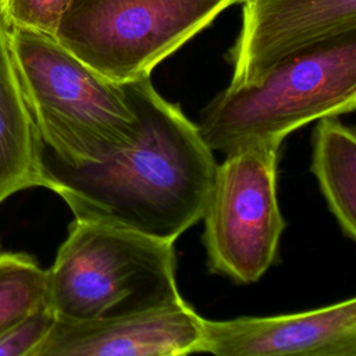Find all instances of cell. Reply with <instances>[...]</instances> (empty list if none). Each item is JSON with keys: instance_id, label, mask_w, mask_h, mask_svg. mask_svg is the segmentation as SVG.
I'll list each match as a JSON object with an SVG mask.
<instances>
[{"instance_id": "10", "label": "cell", "mask_w": 356, "mask_h": 356, "mask_svg": "<svg viewBox=\"0 0 356 356\" xmlns=\"http://www.w3.org/2000/svg\"><path fill=\"white\" fill-rule=\"evenodd\" d=\"M44 145L28 108L0 15V203L29 188H47Z\"/></svg>"}, {"instance_id": "7", "label": "cell", "mask_w": 356, "mask_h": 356, "mask_svg": "<svg viewBox=\"0 0 356 356\" xmlns=\"http://www.w3.org/2000/svg\"><path fill=\"white\" fill-rule=\"evenodd\" d=\"M242 26L228 53V88L261 79L280 64L356 33V0H243Z\"/></svg>"}, {"instance_id": "13", "label": "cell", "mask_w": 356, "mask_h": 356, "mask_svg": "<svg viewBox=\"0 0 356 356\" xmlns=\"http://www.w3.org/2000/svg\"><path fill=\"white\" fill-rule=\"evenodd\" d=\"M71 0H0V15L7 26H19L54 36Z\"/></svg>"}, {"instance_id": "6", "label": "cell", "mask_w": 356, "mask_h": 356, "mask_svg": "<svg viewBox=\"0 0 356 356\" xmlns=\"http://www.w3.org/2000/svg\"><path fill=\"white\" fill-rule=\"evenodd\" d=\"M278 143L227 153L217 164L203 211V245L214 274L253 284L275 263L285 228L277 199Z\"/></svg>"}, {"instance_id": "15", "label": "cell", "mask_w": 356, "mask_h": 356, "mask_svg": "<svg viewBox=\"0 0 356 356\" xmlns=\"http://www.w3.org/2000/svg\"><path fill=\"white\" fill-rule=\"evenodd\" d=\"M241 1H243V0H241Z\"/></svg>"}, {"instance_id": "9", "label": "cell", "mask_w": 356, "mask_h": 356, "mask_svg": "<svg viewBox=\"0 0 356 356\" xmlns=\"http://www.w3.org/2000/svg\"><path fill=\"white\" fill-rule=\"evenodd\" d=\"M200 321L185 302L114 318L54 317L31 356H191Z\"/></svg>"}, {"instance_id": "2", "label": "cell", "mask_w": 356, "mask_h": 356, "mask_svg": "<svg viewBox=\"0 0 356 356\" xmlns=\"http://www.w3.org/2000/svg\"><path fill=\"white\" fill-rule=\"evenodd\" d=\"M7 28L28 108L56 160L71 167L100 163L135 139L138 117L120 83L88 67L54 36Z\"/></svg>"}, {"instance_id": "3", "label": "cell", "mask_w": 356, "mask_h": 356, "mask_svg": "<svg viewBox=\"0 0 356 356\" xmlns=\"http://www.w3.org/2000/svg\"><path fill=\"white\" fill-rule=\"evenodd\" d=\"M174 243L75 220L47 270V310L92 320L146 313L184 302Z\"/></svg>"}, {"instance_id": "14", "label": "cell", "mask_w": 356, "mask_h": 356, "mask_svg": "<svg viewBox=\"0 0 356 356\" xmlns=\"http://www.w3.org/2000/svg\"><path fill=\"white\" fill-rule=\"evenodd\" d=\"M54 316L43 309L0 337V356H31L49 331Z\"/></svg>"}, {"instance_id": "16", "label": "cell", "mask_w": 356, "mask_h": 356, "mask_svg": "<svg viewBox=\"0 0 356 356\" xmlns=\"http://www.w3.org/2000/svg\"><path fill=\"white\" fill-rule=\"evenodd\" d=\"M0 253H1V252H0Z\"/></svg>"}, {"instance_id": "4", "label": "cell", "mask_w": 356, "mask_h": 356, "mask_svg": "<svg viewBox=\"0 0 356 356\" xmlns=\"http://www.w3.org/2000/svg\"><path fill=\"white\" fill-rule=\"evenodd\" d=\"M356 107V33L291 58L254 83L227 88L200 114L197 131L211 152L274 142L295 129Z\"/></svg>"}, {"instance_id": "8", "label": "cell", "mask_w": 356, "mask_h": 356, "mask_svg": "<svg viewBox=\"0 0 356 356\" xmlns=\"http://www.w3.org/2000/svg\"><path fill=\"white\" fill-rule=\"evenodd\" d=\"M213 356H356V300L302 313L200 321L195 353Z\"/></svg>"}, {"instance_id": "1", "label": "cell", "mask_w": 356, "mask_h": 356, "mask_svg": "<svg viewBox=\"0 0 356 356\" xmlns=\"http://www.w3.org/2000/svg\"><path fill=\"white\" fill-rule=\"evenodd\" d=\"M121 86L138 117L135 139L95 164L71 167L44 157L49 189L75 220L174 243L202 218L217 163L196 124L150 76Z\"/></svg>"}, {"instance_id": "5", "label": "cell", "mask_w": 356, "mask_h": 356, "mask_svg": "<svg viewBox=\"0 0 356 356\" xmlns=\"http://www.w3.org/2000/svg\"><path fill=\"white\" fill-rule=\"evenodd\" d=\"M241 0H71L54 38L106 79L127 83L152 70Z\"/></svg>"}, {"instance_id": "12", "label": "cell", "mask_w": 356, "mask_h": 356, "mask_svg": "<svg viewBox=\"0 0 356 356\" xmlns=\"http://www.w3.org/2000/svg\"><path fill=\"white\" fill-rule=\"evenodd\" d=\"M47 309V270L25 253H0V337Z\"/></svg>"}, {"instance_id": "11", "label": "cell", "mask_w": 356, "mask_h": 356, "mask_svg": "<svg viewBox=\"0 0 356 356\" xmlns=\"http://www.w3.org/2000/svg\"><path fill=\"white\" fill-rule=\"evenodd\" d=\"M312 171L342 234L356 238V138L338 117L318 120Z\"/></svg>"}]
</instances>
